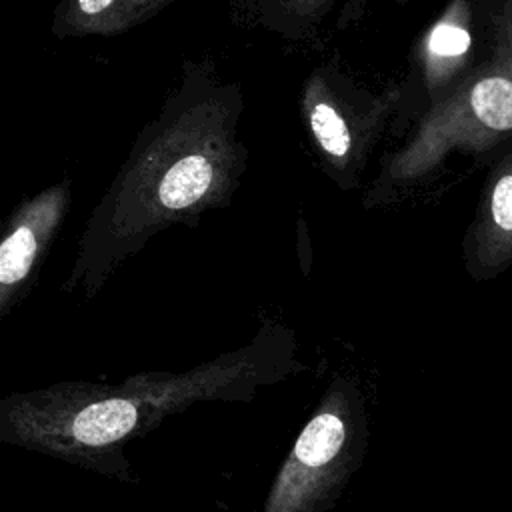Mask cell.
<instances>
[{
  "label": "cell",
  "mask_w": 512,
  "mask_h": 512,
  "mask_svg": "<svg viewBox=\"0 0 512 512\" xmlns=\"http://www.w3.org/2000/svg\"><path fill=\"white\" fill-rule=\"evenodd\" d=\"M352 402L332 390L324 408L304 426L280 470L264 512H322L352 470L356 422Z\"/></svg>",
  "instance_id": "6da1fadb"
},
{
  "label": "cell",
  "mask_w": 512,
  "mask_h": 512,
  "mask_svg": "<svg viewBox=\"0 0 512 512\" xmlns=\"http://www.w3.org/2000/svg\"><path fill=\"white\" fill-rule=\"evenodd\" d=\"M512 132V52L494 56L426 128L420 156L434 158L450 146L484 148Z\"/></svg>",
  "instance_id": "7a4b0ae2"
},
{
  "label": "cell",
  "mask_w": 512,
  "mask_h": 512,
  "mask_svg": "<svg viewBox=\"0 0 512 512\" xmlns=\"http://www.w3.org/2000/svg\"><path fill=\"white\" fill-rule=\"evenodd\" d=\"M468 264L478 278H492L512 264V152L496 162L486 182L470 228Z\"/></svg>",
  "instance_id": "3957f363"
},
{
  "label": "cell",
  "mask_w": 512,
  "mask_h": 512,
  "mask_svg": "<svg viewBox=\"0 0 512 512\" xmlns=\"http://www.w3.org/2000/svg\"><path fill=\"white\" fill-rule=\"evenodd\" d=\"M214 180V166L206 156L180 158L162 178L158 202L166 210H182L198 202Z\"/></svg>",
  "instance_id": "277c9868"
},
{
  "label": "cell",
  "mask_w": 512,
  "mask_h": 512,
  "mask_svg": "<svg viewBox=\"0 0 512 512\" xmlns=\"http://www.w3.org/2000/svg\"><path fill=\"white\" fill-rule=\"evenodd\" d=\"M44 228L46 226L42 222L26 220L4 238L0 246V284L4 296L32 270L40 246V230Z\"/></svg>",
  "instance_id": "5b68a950"
},
{
  "label": "cell",
  "mask_w": 512,
  "mask_h": 512,
  "mask_svg": "<svg viewBox=\"0 0 512 512\" xmlns=\"http://www.w3.org/2000/svg\"><path fill=\"white\" fill-rule=\"evenodd\" d=\"M310 128L318 144L330 156H344L350 148V132L338 112L326 102H318L310 112Z\"/></svg>",
  "instance_id": "8992f818"
},
{
  "label": "cell",
  "mask_w": 512,
  "mask_h": 512,
  "mask_svg": "<svg viewBox=\"0 0 512 512\" xmlns=\"http://www.w3.org/2000/svg\"><path fill=\"white\" fill-rule=\"evenodd\" d=\"M470 44L472 36L468 28L454 20L438 22L428 36V52L438 60L462 58L470 50Z\"/></svg>",
  "instance_id": "52a82bcc"
},
{
  "label": "cell",
  "mask_w": 512,
  "mask_h": 512,
  "mask_svg": "<svg viewBox=\"0 0 512 512\" xmlns=\"http://www.w3.org/2000/svg\"><path fill=\"white\" fill-rule=\"evenodd\" d=\"M510 52H512V0H504L500 16L496 20L494 56H506Z\"/></svg>",
  "instance_id": "ba28073f"
},
{
  "label": "cell",
  "mask_w": 512,
  "mask_h": 512,
  "mask_svg": "<svg viewBox=\"0 0 512 512\" xmlns=\"http://www.w3.org/2000/svg\"><path fill=\"white\" fill-rule=\"evenodd\" d=\"M76 2L80 12L84 14H100L114 4V0H76Z\"/></svg>",
  "instance_id": "9c48e42d"
}]
</instances>
